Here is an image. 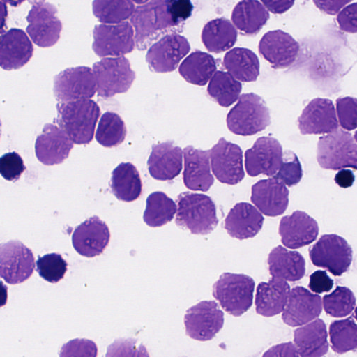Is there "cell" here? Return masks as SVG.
<instances>
[{"mask_svg":"<svg viewBox=\"0 0 357 357\" xmlns=\"http://www.w3.org/2000/svg\"><path fill=\"white\" fill-rule=\"evenodd\" d=\"M263 222V215L255 206L239 202L228 213L224 227L231 237L243 240L255 236L261 229Z\"/></svg>","mask_w":357,"mask_h":357,"instance_id":"27","label":"cell"},{"mask_svg":"<svg viewBox=\"0 0 357 357\" xmlns=\"http://www.w3.org/2000/svg\"><path fill=\"white\" fill-rule=\"evenodd\" d=\"M337 22L342 31L357 33V2L343 8L337 16Z\"/></svg>","mask_w":357,"mask_h":357,"instance_id":"48","label":"cell"},{"mask_svg":"<svg viewBox=\"0 0 357 357\" xmlns=\"http://www.w3.org/2000/svg\"><path fill=\"white\" fill-rule=\"evenodd\" d=\"M29 2L32 7L26 17V32L36 45L53 46L59 40L62 30V23L56 16L57 8L44 1Z\"/></svg>","mask_w":357,"mask_h":357,"instance_id":"10","label":"cell"},{"mask_svg":"<svg viewBox=\"0 0 357 357\" xmlns=\"http://www.w3.org/2000/svg\"><path fill=\"white\" fill-rule=\"evenodd\" d=\"M354 317L357 321V306L356 307L355 310H354Z\"/></svg>","mask_w":357,"mask_h":357,"instance_id":"54","label":"cell"},{"mask_svg":"<svg viewBox=\"0 0 357 357\" xmlns=\"http://www.w3.org/2000/svg\"><path fill=\"white\" fill-rule=\"evenodd\" d=\"M56 121L70 140L77 144H89L100 115L98 105L91 99L59 102Z\"/></svg>","mask_w":357,"mask_h":357,"instance_id":"2","label":"cell"},{"mask_svg":"<svg viewBox=\"0 0 357 357\" xmlns=\"http://www.w3.org/2000/svg\"><path fill=\"white\" fill-rule=\"evenodd\" d=\"M354 173L349 169H340L335 176L334 181L340 187L347 188L351 187L354 181Z\"/></svg>","mask_w":357,"mask_h":357,"instance_id":"53","label":"cell"},{"mask_svg":"<svg viewBox=\"0 0 357 357\" xmlns=\"http://www.w3.org/2000/svg\"><path fill=\"white\" fill-rule=\"evenodd\" d=\"M185 333L198 341L212 340L222 329L224 313L214 301H202L190 307L184 315Z\"/></svg>","mask_w":357,"mask_h":357,"instance_id":"12","label":"cell"},{"mask_svg":"<svg viewBox=\"0 0 357 357\" xmlns=\"http://www.w3.org/2000/svg\"><path fill=\"white\" fill-rule=\"evenodd\" d=\"M126 136L124 121L116 113L107 112L100 117L96 132V139L102 146L107 148L121 144Z\"/></svg>","mask_w":357,"mask_h":357,"instance_id":"40","label":"cell"},{"mask_svg":"<svg viewBox=\"0 0 357 357\" xmlns=\"http://www.w3.org/2000/svg\"><path fill=\"white\" fill-rule=\"evenodd\" d=\"M294 345L300 357H323L328 351V333L325 322L315 320L294 331Z\"/></svg>","mask_w":357,"mask_h":357,"instance_id":"29","label":"cell"},{"mask_svg":"<svg viewBox=\"0 0 357 357\" xmlns=\"http://www.w3.org/2000/svg\"><path fill=\"white\" fill-rule=\"evenodd\" d=\"M251 202L266 216L275 217L284 213L289 204V190L275 178L262 179L252 186Z\"/></svg>","mask_w":357,"mask_h":357,"instance_id":"23","label":"cell"},{"mask_svg":"<svg viewBox=\"0 0 357 357\" xmlns=\"http://www.w3.org/2000/svg\"><path fill=\"white\" fill-rule=\"evenodd\" d=\"M312 263L335 276L347 272L352 261V249L347 241L336 234H324L309 248Z\"/></svg>","mask_w":357,"mask_h":357,"instance_id":"8","label":"cell"},{"mask_svg":"<svg viewBox=\"0 0 357 357\" xmlns=\"http://www.w3.org/2000/svg\"><path fill=\"white\" fill-rule=\"evenodd\" d=\"M25 169L23 159L15 151L5 153L0 158V173L7 181L18 180Z\"/></svg>","mask_w":357,"mask_h":357,"instance_id":"47","label":"cell"},{"mask_svg":"<svg viewBox=\"0 0 357 357\" xmlns=\"http://www.w3.org/2000/svg\"><path fill=\"white\" fill-rule=\"evenodd\" d=\"M333 286V280L325 271L318 270L310 276L308 287L315 294L329 291Z\"/></svg>","mask_w":357,"mask_h":357,"instance_id":"49","label":"cell"},{"mask_svg":"<svg viewBox=\"0 0 357 357\" xmlns=\"http://www.w3.org/2000/svg\"><path fill=\"white\" fill-rule=\"evenodd\" d=\"M350 2L351 1H313L317 8L329 15L337 14L342 8Z\"/></svg>","mask_w":357,"mask_h":357,"instance_id":"51","label":"cell"},{"mask_svg":"<svg viewBox=\"0 0 357 357\" xmlns=\"http://www.w3.org/2000/svg\"><path fill=\"white\" fill-rule=\"evenodd\" d=\"M302 176V167L298 157L292 151H285L280 168L273 178L291 187L298 183Z\"/></svg>","mask_w":357,"mask_h":357,"instance_id":"44","label":"cell"},{"mask_svg":"<svg viewBox=\"0 0 357 357\" xmlns=\"http://www.w3.org/2000/svg\"><path fill=\"white\" fill-rule=\"evenodd\" d=\"M209 153L213 173L220 183L234 185L243 179V154L238 145L220 138Z\"/></svg>","mask_w":357,"mask_h":357,"instance_id":"14","label":"cell"},{"mask_svg":"<svg viewBox=\"0 0 357 357\" xmlns=\"http://www.w3.org/2000/svg\"><path fill=\"white\" fill-rule=\"evenodd\" d=\"M336 114L340 126L351 131L357 128V98L340 97L336 100Z\"/></svg>","mask_w":357,"mask_h":357,"instance_id":"45","label":"cell"},{"mask_svg":"<svg viewBox=\"0 0 357 357\" xmlns=\"http://www.w3.org/2000/svg\"><path fill=\"white\" fill-rule=\"evenodd\" d=\"M36 271L39 275L50 283H56L63 278L68 264L59 253H49L38 257Z\"/></svg>","mask_w":357,"mask_h":357,"instance_id":"42","label":"cell"},{"mask_svg":"<svg viewBox=\"0 0 357 357\" xmlns=\"http://www.w3.org/2000/svg\"><path fill=\"white\" fill-rule=\"evenodd\" d=\"M317 159L319 165L326 169L352 168L357 170V142L349 132L337 129L319 138Z\"/></svg>","mask_w":357,"mask_h":357,"instance_id":"6","label":"cell"},{"mask_svg":"<svg viewBox=\"0 0 357 357\" xmlns=\"http://www.w3.org/2000/svg\"><path fill=\"white\" fill-rule=\"evenodd\" d=\"M223 66L236 79L243 82L256 81L259 74V61L250 50L235 47L227 52L223 59Z\"/></svg>","mask_w":357,"mask_h":357,"instance_id":"33","label":"cell"},{"mask_svg":"<svg viewBox=\"0 0 357 357\" xmlns=\"http://www.w3.org/2000/svg\"><path fill=\"white\" fill-rule=\"evenodd\" d=\"M59 354V357H97L98 347L91 340L75 338L63 344Z\"/></svg>","mask_w":357,"mask_h":357,"instance_id":"46","label":"cell"},{"mask_svg":"<svg viewBox=\"0 0 357 357\" xmlns=\"http://www.w3.org/2000/svg\"><path fill=\"white\" fill-rule=\"evenodd\" d=\"M105 357H150L146 347L134 338H119L110 344Z\"/></svg>","mask_w":357,"mask_h":357,"instance_id":"43","label":"cell"},{"mask_svg":"<svg viewBox=\"0 0 357 357\" xmlns=\"http://www.w3.org/2000/svg\"><path fill=\"white\" fill-rule=\"evenodd\" d=\"M73 148V142L66 133L52 123L44 126L35 143L36 155L45 165L63 162Z\"/></svg>","mask_w":357,"mask_h":357,"instance_id":"21","label":"cell"},{"mask_svg":"<svg viewBox=\"0 0 357 357\" xmlns=\"http://www.w3.org/2000/svg\"><path fill=\"white\" fill-rule=\"evenodd\" d=\"M321 298L303 287H294L289 293L282 319L287 325L296 327L319 317L322 310Z\"/></svg>","mask_w":357,"mask_h":357,"instance_id":"17","label":"cell"},{"mask_svg":"<svg viewBox=\"0 0 357 357\" xmlns=\"http://www.w3.org/2000/svg\"><path fill=\"white\" fill-rule=\"evenodd\" d=\"M237 36L236 29L231 22L220 17L205 24L202 31V41L209 52L220 53L234 46Z\"/></svg>","mask_w":357,"mask_h":357,"instance_id":"34","label":"cell"},{"mask_svg":"<svg viewBox=\"0 0 357 357\" xmlns=\"http://www.w3.org/2000/svg\"><path fill=\"white\" fill-rule=\"evenodd\" d=\"M109 186L114 196L121 201L137 199L142 192V182L138 170L131 162L120 163L112 172Z\"/></svg>","mask_w":357,"mask_h":357,"instance_id":"31","label":"cell"},{"mask_svg":"<svg viewBox=\"0 0 357 357\" xmlns=\"http://www.w3.org/2000/svg\"><path fill=\"white\" fill-rule=\"evenodd\" d=\"M267 263L272 278L284 281L301 280L305 273V261L296 251H291L282 245L274 248L269 253Z\"/></svg>","mask_w":357,"mask_h":357,"instance_id":"30","label":"cell"},{"mask_svg":"<svg viewBox=\"0 0 357 357\" xmlns=\"http://www.w3.org/2000/svg\"><path fill=\"white\" fill-rule=\"evenodd\" d=\"M216 70L215 59L209 54L199 50L188 55L181 63L178 72L188 82L204 86Z\"/></svg>","mask_w":357,"mask_h":357,"instance_id":"35","label":"cell"},{"mask_svg":"<svg viewBox=\"0 0 357 357\" xmlns=\"http://www.w3.org/2000/svg\"><path fill=\"white\" fill-rule=\"evenodd\" d=\"M33 47L26 33L13 28L1 36L0 66L10 70L26 64L33 56Z\"/></svg>","mask_w":357,"mask_h":357,"instance_id":"25","label":"cell"},{"mask_svg":"<svg viewBox=\"0 0 357 357\" xmlns=\"http://www.w3.org/2000/svg\"><path fill=\"white\" fill-rule=\"evenodd\" d=\"M93 36V50L102 59L122 56L131 52L135 46L134 30L127 21L115 24L96 25Z\"/></svg>","mask_w":357,"mask_h":357,"instance_id":"9","label":"cell"},{"mask_svg":"<svg viewBox=\"0 0 357 357\" xmlns=\"http://www.w3.org/2000/svg\"><path fill=\"white\" fill-rule=\"evenodd\" d=\"M176 210V203L165 192H153L146 199L143 220L151 227H162L172 221Z\"/></svg>","mask_w":357,"mask_h":357,"instance_id":"36","label":"cell"},{"mask_svg":"<svg viewBox=\"0 0 357 357\" xmlns=\"http://www.w3.org/2000/svg\"><path fill=\"white\" fill-rule=\"evenodd\" d=\"M98 96L111 98L126 93L135 79V73L125 56L106 57L93 65Z\"/></svg>","mask_w":357,"mask_h":357,"instance_id":"7","label":"cell"},{"mask_svg":"<svg viewBox=\"0 0 357 357\" xmlns=\"http://www.w3.org/2000/svg\"><path fill=\"white\" fill-rule=\"evenodd\" d=\"M109 228L98 216H93L78 225L72 235L75 250L82 256L93 257L100 255L108 245Z\"/></svg>","mask_w":357,"mask_h":357,"instance_id":"20","label":"cell"},{"mask_svg":"<svg viewBox=\"0 0 357 357\" xmlns=\"http://www.w3.org/2000/svg\"><path fill=\"white\" fill-rule=\"evenodd\" d=\"M324 311L331 317L340 318L349 315L356 305L354 293L346 287L337 286L323 297Z\"/></svg>","mask_w":357,"mask_h":357,"instance_id":"41","label":"cell"},{"mask_svg":"<svg viewBox=\"0 0 357 357\" xmlns=\"http://www.w3.org/2000/svg\"><path fill=\"white\" fill-rule=\"evenodd\" d=\"M183 151L172 142L155 144L149 157L147 165L150 175L159 181H171L183 168Z\"/></svg>","mask_w":357,"mask_h":357,"instance_id":"26","label":"cell"},{"mask_svg":"<svg viewBox=\"0 0 357 357\" xmlns=\"http://www.w3.org/2000/svg\"><path fill=\"white\" fill-rule=\"evenodd\" d=\"M328 333L335 352L342 354L357 350V324L351 317L333 321Z\"/></svg>","mask_w":357,"mask_h":357,"instance_id":"39","label":"cell"},{"mask_svg":"<svg viewBox=\"0 0 357 357\" xmlns=\"http://www.w3.org/2000/svg\"><path fill=\"white\" fill-rule=\"evenodd\" d=\"M269 19L266 8L259 1L244 0L234 8L231 20L243 34L256 35Z\"/></svg>","mask_w":357,"mask_h":357,"instance_id":"32","label":"cell"},{"mask_svg":"<svg viewBox=\"0 0 357 357\" xmlns=\"http://www.w3.org/2000/svg\"><path fill=\"white\" fill-rule=\"evenodd\" d=\"M35 268L32 251L21 241L13 240L1 245L0 275L8 284L28 280Z\"/></svg>","mask_w":357,"mask_h":357,"instance_id":"13","label":"cell"},{"mask_svg":"<svg viewBox=\"0 0 357 357\" xmlns=\"http://www.w3.org/2000/svg\"><path fill=\"white\" fill-rule=\"evenodd\" d=\"M279 234L282 244L291 249H298L314 242L319 234L318 224L306 213L296 211L282 218Z\"/></svg>","mask_w":357,"mask_h":357,"instance_id":"22","label":"cell"},{"mask_svg":"<svg viewBox=\"0 0 357 357\" xmlns=\"http://www.w3.org/2000/svg\"><path fill=\"white\" fill-rule=\"evenodd\" d=\"M241 89V82L229 73L218 70L210 79L207 92L220 106L227 107L239 98Z\"/></svg>","mask_w":357,"mask_h":357,"instance_id":"37","label":"cell"},{"mask_svg":"<svg viewBox=\"0 0 357 357\" xmlns=\"http://www.w3.org/2000/svg\"><path fill=\"white\" fill-rule=\"evenodd\" d=\"M53 91L60 102L90 99L97 91L93 70L88 66L66 68L54 77Z\"/></svg>","mask_w":357,"mask_h":357,"instance_id":"11","label":"cell"},{"mask_svg":"<svg viewBox=\"0 0 357 357\" xmlns=\"http://www.w3.org/2000/svg\"><path fill=\"white\" fill-rule=\"evenodd\" d=\"M354 138L355 141L357 142V130L355 132Z\"/></svg>","mask_w":357,"mask_h":357,"instance_id":"55","label":"cell"},{"mask_svg":"<svg viewBox=\"0 0 357 357\" xmlns=\"http://www.w3.org/2000/svg\"><path fill=\"white\" fill-rule=\"evenodd\" d=\"M261 3L273 13L280 14L288 10L294 1H261Z\"/></svg>","mask_w":357,"mask_h":357,"instance_id":"52","label":"cell"},{"mask_svg":"<svg viewBox=\"0 0 357 357\" xmlns=\"http://www.w3.org/2000/svg\"><path fill=\"white\" fill-rule=\"evenodd\" d=\"M255 285L247 275L224 273L213 285V296L225 312L240 317L252 305Z\"/></svg>","mask_w":357,"mask_h":357,"instance_id":"5","label":"cell"},{"mask_svg":"<svg viewBox=\"0 0 357 357\" xmlns=\"http://www.w3.org/2000/svg\"><path fill=\"white\" fill-rule=\"evenodd\" d=\"M270 123L268 108L264 100L253 93L241 95L227 116L228 129L238 135H255Z\"/></svg>","mask_w":357,"mask_h":357,"instance_id":"4","label":"cell"},{"mask_svg":"<svg viewBox=\"0 0 357 357\" xmlns=\"http://www.w3.org/2000/svg\"><path fill=\"white\" fill-rule=\"evenodd\" d=\"M282 149L280 142L271 137L258 138L245 152V168L250 176L264 174L274 177L282 162Z\"/></svg>","mask_w":357,"mask_h":357,"instance_id":"16","label":"cell"},{"mask_svg":"<svg viewBox=\"0 0 357 357\" xmlns=\"http://www.w3.org/2000/svg\"><path fill=\"white\" fill-rule=\"evenodd\" d=\"M262 357H300L299 354L291 342L274 345L266 350Z\"/></svg>","mask_w":357,"mask_h":357,"instance_id":"50","label":"cell"},{"mask_svg":"<svg viewBox=\"0 0 357 357\" xmlns=\"http://www.w3.org/2000/svg\"><path fill=\"white\" fill-rule=\"evenodd\" d=\"M298 127L302 135L328 134L338 129L333 102L321 98L312 100L298 117Z\"/></svg>","mask_w":357,"mask_h":357,"instance_id":"19","label":"cell"},{"mask_svg":"<svg viewBox=\"0 0 357 357\" xmlns=\"http://www.w3.org/2000/svg\"><path fill=\"white\" fill-rule=\"evenodd\" d=\"M193 6L189 0L149 1L138 5L130 17L137 48L144 50L183 22Z\"/></svg>","mask_w":357,"mask_h":357,"instance_id":"1","label":"cell"},{"mask_svg":"<svg viewBox=\"0 0 357 357\" xmlns=\"http://www.w3.org/2000/svg\"><path fill=\"white\" fill-rule=\"evenodd\" d=\"M183 153L184 185L193 191H208L214 182L213 176L211 173L209 151L188 146L184 148Z\"/></svg>","mask_w":357,"mask_h":357,"instance_id":"24","label":"cell"},{"mask_svg":"<svg viewBox=\"0 0 357 357\" xmlns=\"http://www.w3.org/2000/svg\"><path fill=\"white\" fill-rule=\"evenodd\" d=\"M190 50L188 40L176 33H169L153 43L148 50L146 61L155 73L174 71Z\"/></svg>","mask_w":357,"mask_h":357,"instance_id":"15","label":"cell"},{"mask_svg":"<svg viewBox=\"0 0 357 357\" xmlns=\"http://www.w3.org/2000/svg\"><path fill=\"white\" fill-rule=\"evenodd\" d=\"M290 293L289 284L272 278L267 282H260L256 289L255 310L258 314L270 317L283 312Z\"/></svg>","mask_w":357,"mask_h":357,"instance_id":"28","label":"cell"},{"mask_svg":"<svg viewBox=\"0 0 357 357\" xmlns=\"http://www.w3.org/2000/svg\"><path fill=\"white\" fill-rule=\"evenodd\" d=\"M299 50L298 43L288 33L279 29L268 31L259 43V52L275 69L292 65Z\"/></svg>","mask_w":357,"mask_h":357,"instance_id":"18","label":"cell"},{"mask_svg":"<svg viewBox=\"0 0 357 357\" xmlns=\"http://www.w3.org/2000/svg\"><path fill=\"white\" fill-rule=\"evenodd\" d=\"M134 1L130 0H95L93 13L105 24H115L131 17L135 10Z\"/></svg>","mask_w":357,"mask_h":357,"instance_id":"38","label":"cell"},{"mask_svg":"<svg viewBox=\"0 0 357 357\" xmlns=\"http://www.w3.org/2000/svg\"><path fill=\"white\" fill-rule=\"evenodd\" d=\"M176 206L175 223L192 234L206 235L218 223L215 203L206 195L184 192L178 195Z\"/></svg>","mask_w":357,"mask_h":357,"instance_id":"3","label":"cell"}]
</instances>
